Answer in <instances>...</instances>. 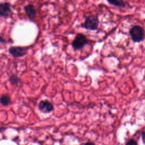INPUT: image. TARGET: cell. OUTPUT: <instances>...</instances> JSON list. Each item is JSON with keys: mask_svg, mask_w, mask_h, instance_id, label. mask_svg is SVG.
Listing matches in <instances>:
<instances>
[{"mask_svg": "<svg viewBox=\"0 0 145 145\" xmlns=\"http://www.w3.org/2000/svg\"><path fill=\"white\" fill-rule=\"evenodd\" d=\"M129 34L131 40L134 42H140L144 39V32L142 27L140 26H133L130 29Z\"/></svg>", "mask_w": 145, "mask_h": 145, "instance_id": "1", "label": "cell"}, {"mask_svg": "<svg viewBox=\"0 0 145 145\" xmlns=\"http://www.w3.org/2000/svg\"><path fill=\"white\" fill-rule=\"evenodd\" d=\"M99 24L98 18L95 16H89L85 19L82 24V27L90 31H95L97 29Z\"/></svg>", "mask_w": 145, "mask_h": 145, "instance_id": "2", "label": "cell"}, {"mask_svg": "<svg viewBox=\"0 0 145 145\" xmlns=\"http://www.w3.org/2000/svg\"><path fill=\"white\" fill-rule=\"evenodd\" d=\"M88 43L87 38L82 33H78L72 42V46L74 50L82 49Z\"/></svg>", "mask_w": 145, "mask_h": 145, "instance_id": "3", "label": "cell"}, {"mask_svg": "<svg viewBox=\"0 0 145 145\" xmlns=\"http://www.w3.org/2000/svg\"><path fill=\"white\" fill-rule=\"evenodd\" d=\"M8 52L14 58L22 57L27 54V49L22 46H12L8 48Z\"/></svg>", "mask_w": 145, "mask_h": 145, "instance_id": "4", "label": "cell"}, {"mask_svg": "<svg viewBox=\"0 0 145 145\" xmlns=\"http://www.w3.org/2000/svg\"><path fill=\"white\" fill-rule=\"evenodd\" d=\"M11 5L7 2L0 3V16L7 18L11 14Z\"/></svg>", "mask_w": 145, "mask_h": 145, "instance_id": "5", "label": "cell"}, {"mask_svg": "<svg viewBox=\"0 0 145 145\" xmlns=\"http://www.w3.org/2000/svg\"><path fill=\"white\" fill-rule=\"evenodd\" d=\"M38 108L41 112L44 113H48L51 112L53 110L54 106L52 103L45 100L40 101Z\"/></svg>", "mask_w": 145, "mask_h": 145, "instance_id": "6", "label": "cell"}, {"mask_svg": "<svg viewBox=\"0 0 145 145\" xmlns=\"http://www.w3.org/2000/svg\"><path fill=\"white\" fill-rule=\"evenodd\" d=\"M24 11H25L26 15L29 18H33L35 17L37 14V10L35 6L33 4H28L24 6Z\"/></svg>", "mask_w": 145, "mask_h": 145, "instance_id": "7", "label": "cell"}, {"mask_svg": "<svg viewBox=\"0 0 145 145\" xmlns=\"http://www.w3.org/2000/svg\"><path fill=\"white\" fill-rule=\"evenodd\" d=\"M8 82L12 86H18L22 83V79L16 74H11L8 76Z\"/></svg>", "mask_w": 145, "mask_h": 145, "instance_id": "8", "label": "cell"}, {"mask_svg": "<svg viewBox=\"0 0 145 145\" xmlns=\"http://www.w3.org/2000/svg\"><path fill=\"white\" fill-rule=\"evenodd\" d=\"M11 103V99L8 94H3L0 97V104L4 106H7Z\"/></svg>", "mask_w": 145, "mask_h": 145, "instance_id": "9", "label": "cell"}, {"mask_svg": "<svg viewBox=\"0 0 145 145\" xmlns=\"http://www.w3.org/2000/svg\"><path fill=\"white\" fill-rule=\"evenodd\" d=\"M107 2L109 4L113 5L114 6L122 8V7H125L126 6L125 2L122 0H110V1L108 0Z\"/></svg>", "mask_w": 145, "mask_h": 145, "instance_id": "10", "label": "cell"}, {"mask_svg": "<svg viewBox=\"0 0 145 145\" xmlns=\"http://www.w3.org/2000/svg\"><path fill=\"white\" fill-rule=\"evenodd\" d=\"M125 145H138V144H137V142H136L134 139H131L129 140L126 142V143Z\"/></svg>", "mask_w": 145, "mask_h": 145, "instance_id": "11", "label": "cell"}, {"mask_svg": "<svg viewBox=\"0 0 145 145\" xmlns=\"http://www.w3.org/2000/svg\"><path fill=\"white\" fill-rule=\"evenodd\" d=\"M141 136H142L143 142L145 144V131H143L141 132Z\"/></svg>", "mask_w": 145, "mask_h": 145, "instance_id": "12", "label": "cell"}, {"mask_svg": "<svg viewBox=\"0 0 145 145\" xmlns=\"http://www.w3.org/2000/svg\"><path fill=\"white\" fill-rule=\"evenodd\" d=\"M0 42L1 43H3V44H5V43H7V41H6V40L3 38V37H2L1 36H0Z\"/></svg>", "mask_w": 145, "mask_h": 145, "instance_id": "13", "label": "cell"}, {"mask_svg": "<svg viewBox=\"0 0 145 145\" xmlns=\"http://www.w3.org/2000/svg\"><path fill=\"white\" fill-rule=\"evenodd\" d=\"M84 145H95V144L92 142H87Z\"/></svg>", "mask_w": 145, "mask_h": 145, "instance_id": "14", "label": "cell"}]
</instances>
